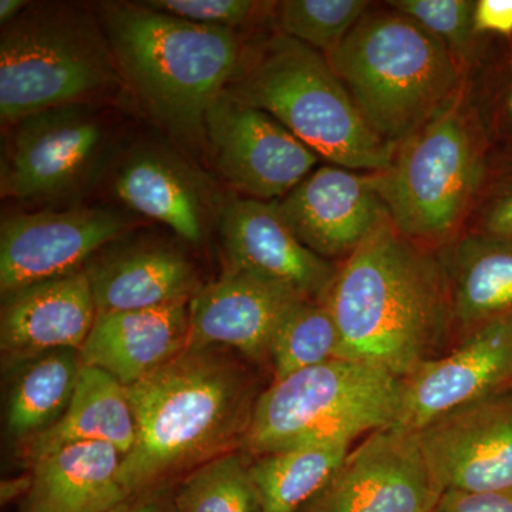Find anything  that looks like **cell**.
I'll return each mask as SVG.
<instances>
[{"instance_id": "6da1fadb", "label": "cell", "mask_w": 512, "mask_h": 512, "mask_svg": "<svg viewBox=\"0 0 512 512\" xmlns=\"http://www.w3.org/2000/svg\"><path fill=\"white\" fill-rule=\"evenodd\" d=\"M342 359L409 376L434 359L454 329L443 258L402 234L389 215L338 266L323 299Z\"/></svg>"}, {"instance_id": "7a4b0ae2", "label": "cell", "mask_w": 512, "mask_h": 512, "mask_svg": "<svg viewBox=\"0 0 512 512\" xmlns=\"http://www.w3.org/2000/svg\"><path fill=\"white\" fill-rule=\"evenodd\" d=\"M127 392L137 437L121 481L131 497L239 450L259 397L245 363L220 346H188Z\"/></svg>"}, {"instance_id": "3957f363", "label": "cell", "mask_w": 512, "mask_h": 512, "mask_svg": "<svg viewBox=\"0 0 512 512\" xmlns=\"http://www.w3.org/2000/svg\"><path fill=\"white\" fill-rule=\"evenodd\" d=\"M99 10L124 86L171 136L204 147L208 110L244 60L237 33L141 2L103 3Z\"/></svg>"}, {"instance_id": "277c9868", "label": "cell", "mask_w": 512, "mask_h": 512, "mask_svg": "<svg viewBox=\"0 0 512 512\" xmlns=\"http://www.w3.org/2000/svg\"><path fill=\"white\" fill-rule=\"evenodd\" d=\"M325 56L367 126L393 147L463 90L448 47L396 10L367 12Z\"/></svg>"}, {"instance_id": "5b68a950", "label": "cell", "mask_w": 512, "mask_h": 512, "mask_svg": "<svg viewBox=\"0 0 512 512\" xmlns=\"http://www.w3.org/2000/svg\"><path fill=\"white\" fill-rule=\"evenodd\" d=\"M225 93L268 113L332 165L382 173L396 147L376 136L323 53L278 33L245 52Z\"/></svg>"}, {"instance_id": "8992f818", "label": "cell", "mask_w": 512, "mask_h": 512, "mask_svg": "<svg viewBox=\"0 0 512 512\" xmlns=\"http://www.w3.org/2000/svg\"><path fill=\"white\" fill-rule=\"evenodd\" d=\"M124 86L100 18L64 3H36L2 26L0 119L6 126Z\"/></svg>"}, {"instance_id": "52a82bcc", "label": "cell", "mask_w": 512, "mask_h": 512, "mask_svg": "<svg viewBox=\"0 0 512 512\" xmlns=\"http://www.w3.org/2000/svg\"><path fill=\"white\" fill-rule=\"evenodd\" d=\"M403 379L362 360L335 359L272 382L259 394L241 450L249 457L291 448L352 444L394 426Z\"/></svg>"}, {"instance_id": "ba28073f", "label": "cell", "mask_w": 512, "mask_h": 512, "mask_svg": "<svg viewBox=\"0 0 512 512\" xmlns=\"http://www.w3.org/2000/svg\"><path fill=\"white\" fill-rule=\"evenodd\" d=\"M484 141L463 90L396 147L377 188L394 227L419 244L457 234L484 177Z\"/></svg>"}, {"instance_id": "9c48e42d", "label": "cell", "mask_w": 512, "mask_h": 512, "mask_svg": "<svg viewBox=\"0 0 512 512\" xmlns=\"http://www.w3.org/2000/svg\"><path fill=\"white\" fill-rule=\"evenodd\" d=\"M0 165L3 198L50 201L82 190L99 173L109 134L93 104H69L12 124Z\"/></svg>"}, {"instance_id": "30bf717a", "label": "cell", "mask_w": 512, "mask_h": 512, "mask_svg": "<svg viewBox=\"0 0 512 512\" xmlns=\"http://www.w3.org/2000/svg\"><path fill=\"white\" fill-rule=\"evenodd\" d=\"M205 146L225 183L262 201L284 198L319 161L274 117L225 92L208 110Z\"/></svg>"}, {"instance_id": "8fae6325", "label": "cell", "mask_w": 512, "mask_h": 512, "mask_svg": "<svg viewBox=\"0 0 512 512\" xmlns=\"http://www.w3.org/2000/svg\"><path fill=\"white\" fill-rule=\"evenodd\" d=\"M443 493L416 433L390 426L349 450L301 512H433Z\"/></svg>"}, {"instance_id": "7c38bea8", "label": "cell", "mask_w": 512, "mask_h": 512, "mask_svg": "<svg viewBox=\"0 0 512 512\" xmlns=\"http://www.w3.org/2000/svg\"><path fill=\"white\" fill-rule=\"evenodd\" d=\"M130 228L106 207L13 214L0 225V291L83 271L87 262Z\"/></svg>"}, {"instance_id": "4fadbf2b", "label": "cell", "mask_w": 512, "mask_h": 512, "mask_svg": "<svg viewBox=\"0 0 512 512\" xmlns=\"http://www.w3.org/2000/svg\"><path fill=\"white\" fill-rule=\"evenodd\" d=\"M416 436L443 491L512 490V389L447 413Z\"/></svg>"}, {"instance_id": "5bb4252c", "label": "cell", "mask_w": 512, "mask_h": 512, "mask_svg": "<svg viewBox=\"0 0 512 512\" xmlns=\"http://www.w3.org/2000/svg\"><path fill=\"white\" fill-rule=\"evenodd\" d=\"M507 389H512V318L471 330L456 349L404 377L394 426L416 433L447 413Z\"/></svg>"}, {"instance_id": "9a60e30c", "label": "cell", "mask_w": 512, "mask_h": 512, "mask_svg": "<svg viewBox=\"0 0 512 512\" xmlns=\"http://www.w3.org/2000/svg\"><path fill=\"white\" fill-rule=\"evenodd\" d=\"M217 215L225 268L248 272L323 302L338 266L302 244L278 201L229 198Z\"/></svg>"}, {"instance_id": "2e32d148", "label": "cell", "mask_w": 512, "mask_h": 512, "mask_svg": "<svg viewBox=\"0 0 512 512\" xmlns=\"http://www.w3.org/2000/svg\"><path fill=\"white\" fill-rule=\"evenodd\" d=\"M303 296L259 276L225 268L188 303V346H220L254 363L271 362L282 320Z\"/></svg>"}, {"instance_id": "e0dca14e", "label": "cell", "mask_w": 512, "mask_h": 512, "mask_svg": "<svg viewBox=\"0 0 512 512\" xmlns=\"http://www.w3.org/2000/svg\"><path fill=\"white\" fill-rule=\"evenodd\" d=\"M289 227L322 258H346L387 214L376 173L323 165L278 200Z\"/></svg>"}, {"instance_id": "ac0fdd59", "label": "cell", "mask_w": 512, "mask_h": 512, "mask_svg": "<svg viewBox=\"0 0 512 512\" xmlns=\"http://www.w3.org/2000/svg\"><path fill=\"white\" fill-rule=\"evenodd\" d=\"M86 271L47 279L3 295L0 346L9 359L82 348L96 320Z\"/></svg>"}, {"instance_id": "d6986e66", "label": "cell", "mask_w": 512, "mask_h": 512, "mask_svg": "<svg viewBox=\"0 0 512 512\" xmlns=\"http://www.w3.org/2000/svg\"><path fill=\"white\" fill-rule=\"evenodd\" d=\"M188 340V303L97 313L80 357L130 387L183 353Z\"/></svg>"}, {"instance_id": "ffe728a7", "label": "cell", "mask_w": 512, "mask_h": 512, "mask_svg": "<svg viewBox=\"0 0 512 512\" xmlns=\"http://www.w3.org/2000/svg\"><path fill=\"white\" fill-rule=\"evenodd\" d=\"M109 245L84 266L97 313L190 303L202 286L194 265L177 249L147 242Z\"/></svg>"}, {"instance_id": "44dd1931", "label": "cell", "mask_w": 512, "mask_h": 512, "mask_svg": "<svg viewBox=\"0 0 512 512\" xmlns=\"http://www.w3.org/2000/svg\"><path fill=\"white\" fill-rule=\"evenodd\" d=\"M114 191L131 210L198 244L207 228L212 194L204 178L181 158L156 147L130 153L114 178Z\"/></svg>"}, {"instance_id": "7402d4cb", "label": "cell", "mask_w": 512, "mask_h": 512, "mask_svg": "<svg viewBox=\"0 0 512 512\" xmlns=\"http://www.w3.org/2000/svg\"><path fill=\"white\" fill-rule=\"evenodd\" d=\"M123 454L100 441L66 444L30 464L26 510L104 512L131 497L121 481Z\"/></svg>"}, {"instance_id": "603a6c76", "label": "cell", "mask_w": 512, "mask_h": 512, "mask_svg": "<svg viewBox=\"0 0 512 512\" xmlns=\"http://www.w3.org/2000/svg\"><path fill=\"white\" fill-rule=\"evenodd\" d=\"M450 289L454 329L471 330L512 318V239L468 235L441 255Z\"/></svg>"}, {"instance_id": "cb8c5ba5", "label": "cell", "mask_w": 512, "mask_h": 512, "mask_svg": "<svg viewBox=\"0 0 512 512\" xmlns=\"http://www.w3.org/2000/svg\"><path fill=\"white\" fill-rule=\"evenodd\" d=\"M136 437L127 387L104 370L83 365L66 412L52 427L23 443L22 454L33 464L66 444L100 441L126 456Z\"/></svg>"}, {"instance_id": "d4e9b609", "label": "cell", "mask_w": 512, "mask_h": 512, "mask_svg": "<svg viewBox=\"0 0 512 512\" xmlns=\"http://www.w3.org/2000/svg\"><path fill=\"white\" fill-rule=\"evenodd\" d=\"M6 404V429L22 443L52 427L66 412L82 369L79 349L16 359Z\"/></svg>"}, {"instance_id": "484cf974", "label": "cell", "mask_w": 512, "mask_h": 512, "mask_svg": "<svg viewBox=\"0 0 512 512\" xmlns=\"http://www.w3.org/2000/svg\"><path fill=\"white\" fill-rule=\"evenodd\" d=\"M349 444H325L249 457L261 512H301L328 485Z\"/></svg>"}, {"instance_id": "4316f807", "label": "cell", "mask_w": 512, "mask_h": 512, "mask_svg": "<svg viewBox=\"0 0 512 512\" xmlns=\"http://www.w3.org/2000/svg\"><path fill=\"white\" fill-rule=\"evenodd\" d=\"M335 359H342V339L326 303L311 299L296 303L272 343V382Z\"/></svg>"}, {"instance_id": "83f0119b", "label": "cell", "mask_w": 512, "mask_h": 512, "mask_svg": "<svg viewBox=\"0 0 512 512\" xmlns=\"http://www.w3.org/2000/svg\"><path fill=\"white\" fill-rule=\"evenodd\" d=\"M173 504L178 512H261L248 454L239 448L194 468L178 484Z\"/></svg>"}, {"instance_id": "f1b7e54d", "label": "cell", "mask_w": 512, "mask_h": 512, "mask_svg": "<svg viewBox=\"0 0 512 512\" xmlns=\"http://www.w3.org/2000/svg\"><path fill=\"white\" fill-rule=\"evenodd\" d=\"M369 8L365 0H284L274 10L281 33L328 55Z\"/></svg>"}, {"instance_id": "f546056e", "label": "cell", "mask_w": 512, "mask_h": 512, "mask_svg": "<svg viewBox=\"0 0 512 512\" xmlns=\"http://www.w3.org/2000/svg\"><path fill=\"white\" fill-rule=\"evenodd\" d=\"M387 5L443 42L461 67L473 56V0H393Z\"/></svg>"}, {"instance_id": "4dcf8cb0", "label": "cell", "mask_w": 512, "mask_h": 512, "mask_svg": "<svg viewBox=\"0 0 512 512\" xmlns=\"http://www.w3.org/2000/svg\"><path fill=\"white\" fill-rule=\"evenodd\" d=\"M147 8L177 16L188 22L234 30L258 18L262 10L274 3L251 0H150L141 2Z\"/></svg>"}, {"instance_id": "1f68e13d", "label": "cell", "mask_w": 512, "mask_h": 512, "mask_svg": "<svg viewBox=\"0 0 512 512\" xmlns=\"http://www.w3.org/2000/svg\"><path fill=\"white\" fill-rule=\"evenodd\" d=\"M433 512H512V490L491 493L444 491Z\"/></svg>"}, {"instance_id": "d6a6232c", "label": "cell", "mask_w": 512, "mask_h": 512, "mask_svg": "<svg viewBox=\"0 0 512 512\" xmlns=\"http://www.w3.org/2000/svg\"><path fill=\"white\" fill-rule=\"evenodd\" d=\"M473 30L476 37H511L512 0H476L473 9Z\"/></svg>"}, {"instance_id": "836d02e7", "label": "cell", "mask_w": 512, "mask_h": 512, "mask_svg": "<svg viewBox=\"0 0 512 512\" xmlns=\"http://www.w3.org/2000/svg\"><path fill=\"white\" fill-rule=\"evenodd\" d=\"M483 234L512 239V181L503 185L481 211Z\"/></svg>"}, {"instance_id": "e575fe53", "label": "cell", "mask_w": 512, "mask_h": 512, "mask_svg": "<svg viewBox=\"0 0 512 512\" xmlns=\"http://www.w3.org/2000/svg\"><path fill=\"white\" fill-rule=\"evenodd\" d=\"M165 505L158 491L133 495L123 503L104 512H164Z\"/></svg>"}, {"instance_id": "d590c367", "label": "cell", "mask_w": 512, "mask_h": 512, "mask_svg": "<svg viewBox=\"0 0 512 512\" xmlns=\"http://www.w3.org/2000/svg\"><path fill=\"white\" fill-rule=\"evenodd\" d=\"M30 490H32V474L30 473L29 476L2 481V485H0L2 504L12 503V501L18 500L20 497L28 498Z\"/></svg>"}, {"instance_id": "8d00e7d4", "label": "cell", "mask_w": 512, "mask_h": 512, "mask_svg": "<svg viewBox=\"0 0 512 512\" xmlns=\"http://www.w3.org/2000/svg\"><path fill=\"white\" fill-rule=\"evenodd\" d=\"M26 0H2L0 2V23L2 26L8 25L13 19L18 18L28 6Z\"/></svg>"}, {"instance_id": "74e56055", "label": "cell", "mask_w": 512, "mask_h": 512, "mask_svg": "<svg viewBox=\"0 0 512 512\" xmlns=\"http://www.w3.org/2000/svg\"><path fill=\"white\" fill-rule=\"evenodd\" d=\"M507 110H508V114H510L511 119H512V84H511L510 92H508V96H507Z\"/></svg>"}, {"instance_id": "f35d334b", "label": "cell", "mask_w": 512, "mask_h": 512, "mask_svg": "<svg viewBox=\"0 0 512 512\" xmlns=\"http://www.w3.org/2000/svg\"><path fill=\"white\" fill-rule=\"evenodd\" d=\"M164 512H178L177 508L174 507V504L171 503L170 505H167V508H165Z\"/></svg>"}, {"instance_id": "ab89813d", "label": "cell", "mask_w": 512, "mask_h": 512, "mask_svg": "<svg viewBox=\"0 0 512 512\" xmlns=\"http://www.w3.org/2000/svg\"><path fill=\"white\" fill-rule=\"evenodd\" d=\"M23 512H33V511H30V510H25V511H23Z\"/></svg>"}]
</instances>
